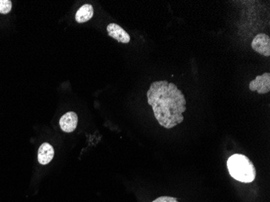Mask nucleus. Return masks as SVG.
I'll return each instance as SVG.
<instances>
[{
    "instance_id": "1",
    "label": "nucleus",
    "mask_w": 270,
    "mask_h": 202,
    "mask_svg": "<svg viewBox=\"0 0 270 202\" xmlns=\"http://www.w3.org/2000/svg\"><path fill=\"white\" fill-rule=\"evenodd\" d=\"M147 101L160 125L171 129L184 121L186 100L177 86L167 80L152 83L147 91Z\"/></svg>"
},
{
    "instance_id": "2",
    "label": "nucleus",
    "mask_w": 270,
    "mask_h": 202,
    "mask_svg": "<svg viewBox=\"0 0 270 202\" xmlns=\"http://www.w3.org/2000/svg\"><path fill=\"white\" fill-rule=\"evenodd\" d=\"M231 177L243 183H251L256 178L257 171L253 162L244 154H233L227 160Z\"/></svg>"
},
{
    "instance_id": "3",
    "label": "nucleus",
    "mask_w": 270,
    "mask_h": 202,
    "mask_svg": "<svg viewBox=\"0 0 270 202\" xmlns=\"http://www.w3.org/2000/svg\"><path fill=\"white\" fill-rule=\"evenodd\" d=\"M252 48L257 53L269 57L270 55V37L264 33L256 36L252 42Z\"/></svg>"
},
{
    "instance_id": "4",
    "label": "nucleus",
    "mask_w": 270,
    "mask_h": 202,
    "mask_svg": "<svg viewBox=\"0 0 270 202\" xmlns=\"http://www.w3.org/2000/svg\"><path fill=\"white\" fill-rule=\"evenodd\" d=\"M251 91H257L259 94H266L270 91V74L265 73L262 75H258L249 84Z\"/></svg>"
},
{
    "instance_id": "5",
    "label": "nucleus",
    "mask_w": 270,
    "mask_h": 202,
    "mask_svg": "<svg viewBox=\"0 0 270 202\" xmlns=\"http://www.w3.org/2000/svg\"><path fill=\"white\" fill-rule=\"evenodd\" d=\"M108 34L111 38H114L117 42L127 44L130 42V37L127 32H125L118 24H109L107 27Z\"/></svg>"
},
{
    "instance_id": "6",
    "label": "nucleus",
    "mask_w": 270,
    "mask_h": 202,
    "mask_svg": "<svg viewBox=\"0 0 270 202\" xmlns=\"http://www.w3.org/2000/svg\"><path fill=\"white\" fill-rule=\"evenodd\" d=\"M59 125L63 132H73L77 127V114L74 112H66L60 118Z\"/></svg>"
},
{
    "instance_id": "7",
    "label": "nucleus",
    "mask_w": 270,
    "mask_h": 202,
    "mask_svg": "<svg viewBox=\"0 0 270 202\" xmlns=\"http://www.w3.org/2000/svg\"><path fill=\"white\" fill-rule=\"evenodd\" d=\"M54 155V150L49 143H43L38 150V161L42 165L51 163Z\"/></svg>"
},
{
    "instance_id": "8",
    "label": "nucleus",
    "mask_w": 270,
    "mask_h": 202,
    "mask_svg": "<svg viewBox=\"0 0 270 202\" xmlns=\"http://www.w3.org/2000/svg\"><path fill=\"white\" fill-rule=\"evenodd\" d=\"M94 14L93 6L91 4H84L78 10L75 15V20L78 23H85L93 18Z\"/></svg>"
},
{
    "instance_id": "9",
    "label": "nucleus",
    "mask_w": 270,
    "mask_h": 202,
    "mask_svg": "<svg viewBox=\"0 0 270 202\" xmlns=\"http://www.w3.org/2000/svg\"><path fill=\"white\" fill-rule=\"evenodd\" d=\"M12 7L10 0H0V13L7 14L10 12Z\"/></svg>"
},
{
    "instance_id": "10",
    "label": "nucleus",
    "mask_w": 270,
    "mask_h": 202,
    "mask_svg": "<svg viewBox=\"0 0 270 202\" xmlns=\"http://www.w3.org/2000/svg\"><path fill=\"white\" fill-rule=\"evenodd\" d=\"M152 202H178V201L176 198H171V197H161Z\"/></svg>"
}]
</instances>
